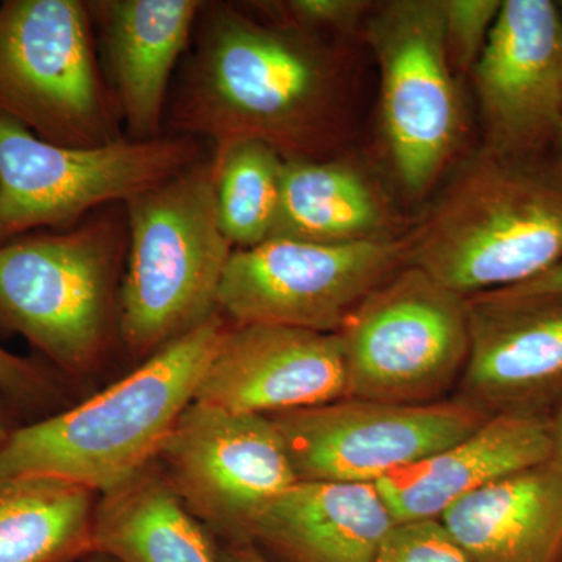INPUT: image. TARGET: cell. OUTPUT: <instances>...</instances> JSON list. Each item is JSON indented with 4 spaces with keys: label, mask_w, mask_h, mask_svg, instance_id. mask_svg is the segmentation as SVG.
Returning a JSON list of instances; mask_svg holds the SVG:
<instances>
[{
    "label": "cell",
    "mask_w": 562,
    "mask_h": 562,
    "mask_svg": "<svg viewBox=\"0 0 562 562\" xmlns=\"http://www.w3.org/2000/svg\"><path fill=\"white\" fill-rule=\"evenodd\" d=\"M95 492L47 475H0V562H69L94 553Z\"/></svg>",
    "instance_id": "7402d4cb"
},
{
    "label": "cell",
    "mask_w": 562,
    "mask_h": 562,
    "mask_svg": "<svg viewBox=\"0 0 562 562\" xmlns=\"http://www.w3.org/2000/svg\"><path fill=\"white\" fill-rule=\"evenodd\" d=\"M76 562H117L114 560H111V558L105 557V554L101 553H91L87 554V557L79 558Z\"/></svg>",
    "instance_id": "1f68e13d"
},
{
    "label": "cell",
    "mask_w": 562,
    "mask_h": 562,
    "mask_svg": "<svg viewBox=\"0 0 562 562\" xmlns=\"http://www.w3.org/2000/svg\"><path fill=\"white\" fill-rule=\"evenodd\" d=\"M347 392L338 333L233 324L194 402L273 416L342 401Z\"/></svg>",
    "instance_id": "5bb4252c"
},
{
    "label": "cell",
    "mask_w": 562,
    "mask_h": 562,
    "mask_svg": "<svg viewBox=\"0 0 562 562\" xmlns=\"http://www.w3.org/2000/svg\"><path fill=\"white\" fill-rule=\"evenodd\" d=\"M210 154L183 135L70 147L33 135L0 114V244L41 231H68L95 211L127 203Z\"/></svg>",
    "instance_id": "52a82bcc"
},
{
    "label": "cell",
    "mask_w": 562,
    "mask_h": 562,
    "mask_svg": "<svg viewBox=\"0 0 562 562\" xmlns=\"http://www.w3.org/2000/svg\"><path fill=\"white\" fill-rule=\"evenodd\" d=\"M232 325L214 314L90 401L14 428L0 447V475L57 476L102 495L132 482L194 402Z\"/></svg>",
    "instance_id": "7a4b0ae2"
},
{
    "label": "cell",
    "mask_w": 562,
    "mask_h": 562,
    "mask_svg": "<svg viewBox=\"0 0 562 562\" xmlns=\"http://www.w3.org/2000/svg\"><path fill=\"white\" fill-rule=\"evenodd\" d=\"M0 114L60 146L95 147L124 138L87 2L5 0L0 5Z\"/></svg>",
    "instance_id": "8992f818"
},
{
    "label": "cell",
    "mask_w": 562,
    "mask_h": 562,
    "mask_svg": "<svg viewBox=\"0 0 562 562\" xmlns=\"http://www.w3.org/2000/svg\"><path fill=\"white\" fill-rule=\"evenodd\" d=\"M554 3H557L558 14H560V20H561V24H562V0H560V2H554Z\"/></svg>",
    "instance_id": "d6a6232c"
},
{
    "label": "cell",
    "mask_w": 562,
    "mask_h": 562,
    "mask_svg": "<svg viewBox=\"0 0 562 562\" xmlns=\"http://www.w3.org/2000/svg\"><path fill=\"white\" fill-rule=\"evenodd\" d=\"M364 36L379 61L382 125L392 165L405 191L420 198L446 171L462 136L441 0L380 3L366 18Z\"/></svg>",
    "instance_id": "9c48e42d"
},
{
    "label": "cell",
    "mask_w": 562,
    "mask_h": 562,
    "mask_svg": "<svg viewBox=\"0 0 562 562\" xmlns=\"http://www.w3.org/2000/svg\"><path fill=\"white\" fill-rule=\"evenodd\" d=\"M502 3V0H441L447 57L458 76L472 72Z\"/></svg>",
    "instance_id": "cb8c5ba5"
},
{
    "label": "cell",
    "mask_w": 562,
    "mask_h": 562,
    "mask_svg": "<svg viewBox=\"0 0 562 562\" xmlns=\"http://www.w3.org/2000/svg\"><path fill=\"white\" fill-rule=\"evenodd\" d=\"M558 562H562V554H561L560 561H558Z\"/></svg>",
    "instance_id": "e575fe53"
},
{
    "label": "cell",
    "mask_w": 562,
    "mask_h": 562,
    "mask_svg": "<svg viewBox=\"0 0 562 562\" xmlns=\"http://www.w3.org/2000/svg\"><path fill=\"white\" fill-rule=\"evenodd\" d=\"M558 143H560V147H561V154H562V125H561V131H560V135H558Z\"/></svg>",
    "instance_id": "836d02e7"
},
{
    "label": "cell",
    "mask_w": 562,
    "mask_h": 562,
    "mask_svg": "<svg viewBox=\"0 0 562 562\" xmlns=\"http://www.w3.org/2000/svg\"><path fill=\"white\" fill-rule=\"evenodd\" d=\"M484 149L536 158L562 125V24L550 0H505L472 69Z\"/></svg>",
    "instance_id": "4fadbf2b"
},
{
    "label": "cell",
    "mask_w": 562,
    "mask_h": 562,
    "mask_svg": "<svg viewBox=\"0 0 562 562\" xmlns=\"http://www.w3.org/2000/svg\"><path fill=\"white\" fill-rule=\"evenodd\" d=\"M458 401L487 416L547 413L562 397V299H469Z\"/></svg>",
    "instance_id": "9a60e30c"
},
{
    "label": "cell",
    "mask_w": 562,
    "mask_h": 562,
    "mask_svg": "<svg viewBox=\"0 0 562 562\" xmlns=\"http://www.w3.org/2000/svg\"><path fill=\"white\" fill-rule=\"evenodd\" d=\"M552 458L549 413L497 414L475 431L376 483L395 524L439 519L450 506Z\"/></svg>",
    "instance_id": "e0dca14e"
},
{
    "label": "cell",
    "mask_w": 562,
    "mask_h": 562,
    "mask_svg": "<svg viewBox=\"0 0 562 562\" xmlns=\"http://www.w3.org/2000/svg\"><path fill=\"white\" fill-rule=\"evenodd\" d=\"M162 479L195 519L228 543H247L258 514L299 483L271 416L192 402L162 443Z\"/></svg>",
    "instance_id": "8fae6325"
},
{
    "label": "cell",
    "mask_w": 562,
    "mask_h": 562,
    "mask_svg": "<svg viewBox=\"0 0 562 562\" xmlns=\"http://www.w3.org/2000/svg\"><path fill=\"white\" fill-rule=\"evenodd\" d=\"M165 131L203 140L213 157L246 140L286 161L338 157L349 132L342 52L251 2H205L173 79Z\"/></svg>",
    "instance_id": "6da1fadb"
},
{
    "label": "cell",
    "mask_w": 562,
    "mask_h": 562,
    "mask_svg": "<svg viewBox=\"0 0 562 562\" xmlns=\"http://www.w3.org/2000/svg\"><path fill=\"white\" fill-rule=\"evenodd\" d=\"M149 471L99 498L94 553L117 562H220L217 546L179 495Z\"/></svg>",
    "instance_id": "44dd1931"
},
{
    "label": "cell",
    "mask_w": 562,
    "mask_h": 562,
    "mask_svg": "<svg viewBox=\"0 0 562 562\" xmlns=\"http://www.w3.org/2000/svg\"><path fill=\"white\" fill-rule=\"evenodd\" d=\"M471 562H558L562 473L536 465L473 492L439 517Z\"/></svg>",
    "instance_id": "d6986e66"
},
{
    "label": "cell",
    "mask_w": 562,
    "mask_h": 562,
    "mask_svg": "<svg viewBox=\"0 0 562 562\" xmlns=\"http://www.w3.org/2000/svg\"><path fill=\"white\" fill-rule=\"evenodd\" d=\"M406 243V265L465 299L535 279L562 258V169L483 147Z\"/></svg>",
    "instance_id": "3957f363"
},
{
    "label": "cell",
    "mask_w": 562,
    "mask_h": 562,
    "mask_svg": "<svg viewBox=\"0 0 562 562\" xmlns=\"http://www.w3.org/2000/svg\"><path fill=\"white\" fill-rule=\"evenodd\" d=\"M347 398L398 405L446 401L471 347L469 299L406 265L353 310L338 331Z\"/></svg>",
    "instance_id": "ba28073f"
},
{
    "label": "cell",
    "mask_w": 562,
    "mask_h": 562,
    "mask_svg": "<svg viewBox=\"0 0 562 562\" xmlns=\"http://www.w3.org/2000/svg\"><path fill=\"white\" fill-rule=\"evenodd\" d=\"M251 5L273 20L324 36L355 31L373 9L366 0H281Z\"/></svg>",
    "instance_id": "d4e9b609"
},
{
    "label": "cell",
    "mask_w": 562,
    "mask_h": 562,
    "mask_svg": "<svg viewBox=\"0 0 562 562\" xmlns=\"http://www.w3.org/2000/svg\"><path fill=\"white\" fill-rule=\"evenodd\" d=\"M406 238L317 244L271 238L233 250L220 310L233 324L338 333L353 310L406 266Z\"/></svg>",
    "instance_id": "30bf717a"
},
{
    "label": "cell",
    "mask_w": 562,
    "mask_h": 562,
    "mask_svg": "<svg viewBox=\"0 0 562 562\" xmlns=\"http://www.w3.org/2000/svg\"><path fill=\"white\" fill-rule=\"evenodd\" d=\"M394 525L376 484L299 482L258 514L247 543L279 562H373Z\"/></svg>",
    "instance_id": "ac0fdd59"
},
{
    "label": "cell",
    "mask_w": 562,
    "mask_h": 562,
    "mask_svg": "<svg viewBox=\"0 0 562 562\" xmlns=\"http://www.w3.org/2000/svg\"><path fill=\"white\" fill-rule=\"evenodd\" d=\"M213 160L217 217L225 238L235 249L271 239L280 209L283 158L266 144L246 140Z\"/></svg>",
    "instance_id": "603a6c76"
},
{
    "label": "cell",
    "mask_w": 562,
    "mask_h": 562,
    "mask_svg": "<svg viewBox=\"0 0 562 562\" xmlns=\"http://www.w3.org/2000/svg\"><path fill=\"white\" fill-rule=\"evenodd\" d=\"M373 562H471L441 520L395 524Z\"/></svg>",
    "instance_id": "484cf974"
},
{
    "label": "cell",
    "mask_w": 562,
    "mask_h": 562,
    "mask_svg": "<svg viewBox=\"0 0 562 562\" xmlns=\"http://www.w3.org/2000/svg\"><path fill=\"white\" fill-rule=\"evenodd\" d=\"M128 250L120 338L149 358L209 322L233 250L216 206L213 155L127 203Z\"/></svg>",
    "instance_id": "5b68a950"
},
{
    "label": "cell",
    "mask_w": 562,
    "mask_h": 562,
    "mask_svg": "<svg viewBox=\"0 0 562 562\" xmlns=\"http://www.w3.org/2000/svg\"><path fill=\"white\" fill-rule=\"evenodd\" d=\"M217 561L220 562H272L269 558L250 543H227L217 547Z\"/></svg>",
    "instance_id": "f1b7e54d"
},
{
    "label": "cell",
    "mask_w": 562,
    "mask_h": 562,
    "mask_svg": "<svg viewBox=\"0 0 562 562\" xmlns=\"http://www.w3.org/2000/svg\"><path fill=\"white\" fill-rule=\"evenodd\" d=\"M103 77L120 106L124 135H166L173 79L190 50L202 0H90Z\"/></svg>",
    "instance_id": "2e32d148"
},
{
    "label": "cell",
    "mask_w": 562,
    "mask_h": 562,
    "mask_svg": "<svg viewBox=\"0 0 562 562\" xmlns=\"http://www.w3.org/2000/svg\"><path fill=\"white\" fill-rule=\"evenodd\" d=\"M0 395L9 405L38 408L55 397V384L40 362L0 346Z\"/></svg>",
    "instance_id": "4316f807"
},
{
    "label": "cell",
    "mask_w": 562,
    "mask_h": 562,
    "mask_svg": "<svg viewBox=\"0 0 562 562\" xmlns=\"http://www.w3.org/2000/svg\"><path fill=\"white\" fill-rule=\"evenodd\" d=\"M9 402L0 395V447L7 441L11 431L14 430L10 424Z\"/></svg>",
    "instance_id": "4dcf8cb0"
},
{
    "label": "cell",
    "mask_w": 562,
    "mask_h": 562,
    "mask_svg": "<svg viewBox=\"0 0 562 562\" xmlns=\"http://www.w3.org/2000/svg\"><path fill=\"white\" fill-rule=\"evenodd\" d=\"M127 250L125 203L0 244V325L60 371H90L120 336Z\"/></svg>",
    "instance_id": "277c9868"
},
{
    "label": "cell",
    "mask_w": 562,
    "mask_h": 562,
    "mask_svg": "<svg viewBox=\"0 0 562 562\" xmlns=\"http://www.w3.org/2000/svg\"><path fill=\"white\" fill-rule=\"evenodd\" d=\"M550 438H552V458L550 462L562 473V397L549 414Z\"/></svg>",
    "instance_id": "f546056e"
},
{
    "label": "cell",
    "mask_w": 562,
    "mask_h": 562,
    "mask_svg": "<svg viewBox=\"0 0 562 562\" xmlns=\"http://www.w3.org/2000/svg\"><path fill=\"white\" fill-rule=\"evenodd\" d=\"M299 482H382L475 431L486 413L469 403L398 405L342 398L273 414Z\"/></svg>",
    "instance_id": "7c38bea8"
},
{
    "label": "cell",
    "mask_w": 562,
    "mask_h": 562,
    "mask_svg": "<svg viewBox=\"0 0 562 562\" xmlns=\"http://www.w3.org/2000/svg\"><path fill=\"white\" fill-rule=\"evenodd\" d=\"M391 217L382 192L349 161L284 160L271 238L317 244L392 238Z\"/></svg>",
    "instance_id": "ffe728a7"
},
{
    "label": "cell",
    "mask_w": 562,
    "mask_h": 562,
    "mask_svg": "<svg viewBox=\"0 0 562 562\" xmlns=\"http://www.w3.org/2000/svg\"><path fill=\"white\" fill-rule=\"evenodd\" d=\"M486 297L502 299V301H520V299H562V258L554 262L541 276L525 281L522 284L491 294Z\"/></svg>",
    "instance_id": "83f0119b"
}]
</instances>
